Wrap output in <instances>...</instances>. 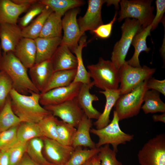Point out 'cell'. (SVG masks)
<instances>
[{
  "instance_id": "cell-1",
  "label": "cell",
  "mask_w": 165,
  "mask_h": 165,
  "mask_svg": "<svg viewBox=\"0 0 165 165\" xmlns=\"http://www.w3.org/2000/svg\"><path fill=\"white\" fill-rule=\"evenodd\" d=\"M9 96L12 109L22 122L38 123L51 113L40 105V93L32 92L24 95L13 88Z\"/></svg>"
},
{
  "instance_id": "cell-2",
  "label": "cell",
  "mask_w": 165,
  "mask_h": 165,
  "mask_svg": "<svg viewBox=\"0 0 165 165\" xmlns=\"http://www.w3.org/2000/svg\"><path fill=\"white\" fill-rule=\"evenodd\" d=\"M27 70L13 52L2 53L0 71L4 72L11 79L13 88L24 95H28L32 92L40 93L32 83Z\"/></svg>"
},
{
  "instance_id": "cell-3",
  "label": "cell",
  "mask_w": 165,
  "mask_h": 165,
  "mask_svg": "<svg viewBox=\"0 0 165 165\" xmlns=\"http://www.w3.org/2000/svg\"><path fill=\"white\" fill-rule=\"evenodd\" d=\"M94 86L105 90L119 88L120 83L119 70L111 61L99 58L97 63L87 67Z\"/></svg>"
},
{
  "instance_id": "cell-4",
  "label": "cell",
  "mask_w": 165,
  "mask_h": 165,
  "mask_svg": "<svg viewBox=\"0 0 165 165\" xmlns=\"http://www.w3.org/2000/svg\"><path fill=\"white\" fill-rule=\"evenodd\" d=\"M151 0H122L119 3L120 9L118 19L119 22L126 18L138 20L142 29L150 25L154 18V7Z\"/></svg>"
},
{
  "instance_id": "cell-5",
  "label": "cell",
  "mask_w": 165,
  "mask_h": 165,
  "mask_svg": "<svg viewBox=\"0 0 165 165\" xmlns=\"http://www.w3.org/2000/svg\"><path fill=\"white\" fill-rule=\"evenodd\" d=\"M121 29V38L115 44L111 57V61L118 70L126 61L125 58L134 37L142 28L138 20L126 18Z\"/></svg>"
},
{
  "instance_id": "cell-6",
  "label": "cell",
  "mask_w": 165,
  "mask_h": 165,
  "mask_svg": "<svg viewBox=\"0 0 165 165\" xmlns=\"http://www.w3.org/2000/svg\"><path fill=\"white\" fill-rule=\"evenodd\" d=\"M148 80L143 82L131 92L120 96L114 106L119 121L133 117L139 113L144 94L148 90Z\"/></svg>"
},
{
  "instance_id": "cell-7",
  "label": "cell",
  "mask_w": 165,
  "mask_h": 165,
  "mask_svg": "<svg viewBox=\"0 0 165 165\" xmlns=\"http://www.w3.org/2000/svg\"><path fill=\"white\" fill-rule=\"evenodd\" d=\"M119 119L115 110L113 111V117L109 123L101 129H91L90 132L99 138L96 147L99 148L106 144L111 145L113 149L116 153L120 144H125L133 139L134 135L123 131L119 125Z\"/></svg>"
},
{
  "instance_id": "cell-8",
  "label": "cell",
  "mask_w": 165,
  "mask_h": 165,
  "mask_svg": "<svg viewBox=\"0 0 165 165\" xmlns=\"http://www.w3.org/2000/svg\"><path fill=\"white\" fill-rule=\"evenodd\" d=\"M147 66L134 67L126 61L119 70L120 95L128 93L145 80L151 78L156 72Z\"/></svg>"
},
{
  "instance_id": "cell-9",
  "label": "cell",
  "mask_w": 165,
  "mask_h": 165,
  "mask_svg": "<svg viewBox=\"0 0 165 165\" xmlns=\"http://www.w3.org/2000/svg\"><path fill=\"white\" fill-rule=\"evenodd\" d=\"M140 165H165V134H160L150 139L138 151Z\"/></svg>"
},
{
  "instance_id": "cell-10",
  "label": "cell",
  "mask_w": 165,
  "mask_h": 165,
  "mask_svg": "<svg viewBox=\"0 0 165 165\" xmlns=\"http://www.w3.org/2000/svg\"><path fill=\"white\" fill-rule=\"evenodd\" d=\"M54 116L76 128L84 113L79 106L76 98L55 105L44 106Z\"/></svg>"
},
{
  "instance_id": "cell-11",
  "label": "cell",
  "mask_w": 165,
  "mask_h": 165,
  "mask_svg": "<svg viewBox=\"0 0 165 165\" xmlns=\"http://www.w3.org/2000/svg\"><path fill=\"white\" fill-rule=\"evenodd\" d=\"M79 11L77 8L71 9L65 13L62 19L64 35L61 44L67 46L72 52L77 46L83 35L80 31L76 18Z\"/></svg>"
},
{
  "instance_id": "cell-12",
  "label": "cell",
  "mask_w": 165,
  "mask_h": 165,
  "mask_svg": "<svg viewBox=\"0 0 165 165\" xmlns=\"http://www.w3.org/2000/svg\"><path fill=\"white\" fill-rule=\"evenodd\" d=\"M82 83L72 82L68 86L57 88L40 94L39 103L44 106L59 104L77 97Z\"/></svg>"
},
{
  "instance_id": "cell-13",
  "label": "cell",
  "mask_w": 165,
  "mask_h": 165,
  "mask_svg": "<svg viewBox=\"0 0 165 165\" xmlns=\"http://www.w3.org/2000/svg\"><path fill=\"white\" fill-rule=\"evenodd\" d=\"M43 150L46 160L53 165H64L75 149L72 146L61 144L57 141L42 137Z\"/></svg>"
},
{
  "instance_id": "cell-14",
  "label": "cell",
  "mask_w": 165,
  "mask_h": 165,
  "mask_svg": "<svg viewBox=\"0 0 165 165\" xmlns=\"http://www.w3.org/2000/svg\"><path fill=\"white\" fill-rule=\"evenodd\" d=\"M86 11L83 17L77 21L81 34L83 35L87 31H92L103 24L101 17V9L105 0H89Z\"/></svg>"
},
{
  "instance_id": "cell-15",
  "label": "cell",
  "mask_w": 165,
  "mask_h": 165,
  "mask_svg": "<svg viewBox=\"0 0 165 165\" xmlns=\"http://www.w3.org/2000/svg\"><path fill=\"white\" fill-rule=\"evenodd\" d=\"M29 69V75L32 83L41 93L54 72L50 59L35 64Z\"/></svg>"
},
{
  "instance_id": "cell-16",
  "label": "cell",
  "mask_w": 165,
  "mask_h": 165,
  "mask_svg": "<svg viewBox=\"0 0 165 165\" xmlns=\"http://www.w3.org/2000/svg\"><path fill=\"white\" fill-rule=\"evenodd\" d=\"M94 86L93 82L82 84L78 94L76 97L78 104L84 114L89 119H97L101 114L93 105L94 101L99 100L94 94L90 93V90Z\"/></svg>"
},
{
  "instance_id": "cell-17",
  "label": "cell",
  "mask_w": 165,
  "mask_h": 165,
  "mask_svg": "<svg viewBox=\"0 0 165 165\" xmlns=\"http://www.w3.org/2000/svg\"><path fill=\"white\" fill-rule=\"evenodd\" d=\"M23 38L22 29L18 25L0 24V46L3 53L13 52Z\"/></svg>"
},
{
  "instance_id": "cell-18",
  "label": "cell",
  "mask_w": 165,
  "mask_h": 165,
  "mask_svg": "<svg viewBox=\"0 0 165 165\" xmlns=\"http://www.w3.org/2000/svg\"><path fill=\"white\" fill-rule=\"evenodd\" d=\"M54 72L76 69L77 59L66 45L61 44L50 59Z\"/></svg>"
},
{
  "instance_id": "cell-19",
  "label": "cell",
  "mask_w": 165,
  "mask_h": 165,
  "mask_svg": "<svg viewBox=\"0 0 165 165\" xmlns=\"http://www.w3.org/2000/svg\"><path fill=\"white\" fill-rule=\"evenodd\" d=\"M13 53L26 68L29 69L35 63L36 48L35 40L23 37Z\"/></svg>"
},
{
  "instance_id": "cell-20",
  "label": "cell",
  "mask_w": 165,
  "mask_h": 165,
  "mask_svg": "<svg viewBox=\"0 0 165 165\" xmlns=\"http://www.w3.org/2000/svg\"><path fill=\"white\" fill-rule=\"evenodd\" d=\"M31 6L18 5L12 0H0V24H17L19 16Z\"/></svg>"
},
{
  "instance_id": "cell-21",
  "label": "cell",
  "mask_w": 165,
  "mask_h": 165,
  "mask_svg": "<svg viewBox=\"0 0 165 165\" xmlns=\"http://www.w3.org/2000/svg\"><path fill=\"white\" fill-rule=\"evenodd\" d=\"M62 38H47L38 37L35 39L36 48L35 64L50 60L60 45Z\"/></svg>"
},
{
  "instance_id": "cell-22",
  "label": "cell",
  "mask_w": 165,
  "mask_h": 165,
  "mask_svg": "<svg viewBox=\"0 0 165 165\" xmlns=\"http://www.w3.org/2000/svg\"><path fill=\"white\" fill-rule=\"evenodd\" d=\"M92 125L91 120L84 114L76 128L72 146L74 148L81 146L90 148H96V144L92 140L90 134Z\"/></svg>"
},
{
  "instance_id": "cell-23",
  "label": "cell",
  "mask_w": 165,
  "mask_h": 165,
  "mask_svg": "<svg viewBox=\"0 0 165 165\" xmlns=\"http://www.w3.org/2000/svg\"><path fill=\"white\" fill-rule=\"evenodd\" d=\"M152 30L151 25L142 29L140 31L137 33L134 37L131 45L134 46V51L132 57L127 61L129 65L134 67H140L139 57L140 53L142 51L148 53L150 48L147 47L146 39L147 37L150 35Z\"/></svg>"
},
{
  "instance_id": "cell-24",
  "label": "cell",
  "mask_w": 165,
  "mask_h": 165,
  "mask_svg": "<svg viewBox=\"0 0 165 165\" xmlns=\"http://www.w3.org/2000/svg\"><path fill=\"white\" fill-rule=\"evenodd\" d=\"M99 92L105 96L106 103L103 112L94 123L96 129H97L103 128L109 123V117L111 110L120 95L119 88L116 90L107 89Z\"/></svg>"
},
{
  "instance_id": "cell-25",
  "label": "cell",
  "mask_w": 165,
  "mask_h": 165,
  "mask_svg": "<svg viewBox=\"0 0 165 165\" xmlns=\"http://www.w3.org/2000/svg\"><path fill=\"white\" fill-rule=\"evenodd\" d=\"M53 12L50 7L45 6L42 13L22 29L23 37L33 39L38 37L46 20Z\"/></svg>"
},
{
  "instance_id": "cell-26",
  "label": "cell",
  "mask_w": 165,
  "mask_h": 165,
  "mask_svg": "<svg viewBox=\"0 0 165 165\" xmlns=\"http://www.w3.org/2000/svg\"><path fill=\"white\" fill-rule=\"evenodd\" d=\"M86 44V37L83 35L80 38L77 46L72 52L75 54L77 60V72L73 82L86 84L91 81L88 71L84 66L82 58V49Z\"/></svg>"
},
{
  "instance_id": "cell-27",
  "label": "cell",
  "mask_w": 165,
  "mask_h": 165,
  "mask_svg": "<svg viewBox=\"0 0 165 165\" xmlns=\"http://www.w3.org/2000/svg\"><path fill=\"white\" fill-rule=\"evenodd\" d=\"M76 72V68L54 72L47 85L40 94L54 88L68 86L73 82Z\"/></svg>"
},
{
  "instance_id": "cell-28",
  "label": "cell",
  "mask_w": 165,
  "mask_h": 165,
  "mask_svg": "<svg viewBox=\"0 0 165 165\" xmlns=\"http://www.w3.org/2000/svg\"><path fill=\"white\" fill-rule=\"evenodd\" d=\"M62 17L53 12L46 20L39 37L47 38H62Z\"/></svg>"
},
{
  "instance_id": "cell-29",
  "label": "cell",
  "mask_w": 165,
  "mask_h": 165,
  "mask_svg": "<svg viewBox=\"0 0 165 165\" xmlns=\"http://www.w3.org/2000/svg\"><path fill=\"white\" fill-rule=\"evenodd\" d=\"M160 93L152 90H147L143 97L144 104L141 106L145 114L160 112L165 113V104L161 100Z\"/></svg>"
},
{
  "instance_id": "cell-30",
  "label": "cell",
  "mask_w": 165,
  "mask_h": 165,
  "mask_svg": "<svg viewBox=\"0 0 165 165\" xmlns=\"http://www.w3.org/2000/svg\"><path fill=\"white\" fill-rule=\"evenodd\" d=\"M22 122L12 109L9 95L3 108L0 111V133L13 127L18 126Z\"/></svg>"
},
{
  "instance_id": "cell-31",
  "label": "cell",
  "mask_w": 165,
  "mask_h": 165,
  "mask_svg": "<svg viewBox=\"0 0 165 165\" xmlns=\"http://www.w3.org/2000/svg\"><path fill=\"white\" fill-rule=\"evenodd\" d=\"M44 141L42 137L33 138L28 142L26 153L34 161L39 165H53L49 162L43 154Z\"/></svg>"
},
{
  "instance_id": "cell-32",
  "label": "cell",
  "mask_w": 165,
  "mask_h": 165,
  "mask_svg": "<svg viewBox=\"0 0 165 165\" xmlns=\"http://www.w3.org/2000/svg\"><path fill=\"white\" fill-rule=\"evenodd\" d=\"M39 2L50 7L53 11L62 16L68 11L82 6L84 2L80 0H40Z\"/></svg>"
},
{
  "instance_id": "cell-33",
  "label": "cell",
  "mask_w": 165,
  "mask_h": 165,
  "mask_svg": "<svg viewBox=\"0 0 165 165\" xmlns=\"http://www.w3.org/2000/svg\"><path fill=\"white\" fill-rule=\"evenodd\" d=\"M37 137H43L38 123L22 122L17 130V142L25 143Z\"/></svg>"
},
{
  "instance_id": "cell-34",
  "label": "cell",
  "mask_w": 165,
  "mask_h": 165,
  "mask_svg": "<svg viewBox=\"0 0 165 165\" xmlns=\"http://www.w3.org/2000/svg\"><path fill=\"white\" fill-rule=\"evenodd\" d=\"M100 148L83 149L80 147L75 148L68 161L64 165H84L88 161L97 155Z\"/></svg>"
},
{
  "instance_id": "cell-35",
  "label": "cell",
  "mask_w": 165,
  "mask_h": 165,
  "mask_svg": "<svg viewBox=\"0 0 165 165\" xmlns=\"http://www.w3.org/2000/svg\"><path fill=\"white\" fill-rule=\"evenodd\" d=\"M76 130V128L72 125L58 120L57 126V141L64 145L72 146Z\"/></svg>"
},
{
  "instance_id": "cell-36",
  "label": "cell",
  "mask_w": 165,
  "mask_h": 165,
  "mask_svg": "<svg viewBox=\"0 0 165 165\" xmlns=\"http://www.w3.org/2000/svg\"><path fill=\"white\" fill-rule=\"evenodd\" d=\"M58 120L56 117L51 113L38 123L43 137L57 140V126Z\"/></svg>"
},
{
  "instance_id": "cell-37",
  "label": "cell",
  "mask_w": 165,
  "mask_h": 165,
  "mask_svg": "<svg viewBox=\"0 0 165 165\" xmlns=\"http://www.w3.org/2000/svg\"><path fill=\"white\" fill-rule=\"evenodd\" d=\"M45 7L38 0L31 5L26 13L19 19L18 25L22 29L26 27L42 13Z\"/></svg>"
},
{
  "instance_id": "cell-38",
  "label": "cell",
  "mask_w": 165,
  "mask_h": 165,
  "mask_svg": "<svg viewBox=\"0 0 165 165\" xmlns=\"http://www.w3.org/2000/svg\"><path fill=\"white\" fill-rule=\"evenodd\" d=\"M13 89V83L11 79L4 72L0 71V111L3 108Z\"/></svg>"
},
{
  "instance_id": "cell-39",
  "label": "cell",
  "mask_w": 165,
  "mask_h": 165,
  "mask_svg": "<svg viewBox=\"0 0 165 165\" xmlns=\"http://www.w3.org/2000/svg\"><path fill=\"white\" fill-rule=\"evenodd\" d=\"M97 154L101 165H122L116 158V152L111 149L109 145L106 144L100 148Z\"/></svg>"
},
{
  "instance_id": "cell-40",
  "label": "cell",
  "mask_w": 165,
  "mask_h": 165,
  "mask_svg": "<svg viewBox=\"0 0 165 165\" xmlns=\"http://www.w3.org/2000/svg\"><path fill=\"white\" fill-rule=\"evenodd\" d=\"M18 126L0 133V150H7L17 142V130Z\"/></svg>"
},
{
  "instance_id": "cell-41",
  "label": "cell",
  "mask_w": 165,
  "mask_h": 165,
  "mask_svg": "<svg viewBox=\"0 0 165 165\" xmlns=\"http://www.w3.org/2000/svg\"><path fill=\"white\" fill-rule=\"evenodd\" d=\"M28 142H17L7 149L9 165H17L19 163L26 152Z\"/></svg>"
},
{
  "instance_id": "cell-42",
  "label": "cell",
  "mask_w": 165,
  "mask_h": 165,
  "mask_svg": "<svg viewBox=\"0 0 165 165\" xmlns=\"http://www.w3.org/2000/svg\"><path fill=\"white\" fill-rule=\"evenodd\" d=\"M117 13L116 12L112 20L106 24H102L92 32L97 37L103 39L107 38L110 36L113 24L117 19Z\"/></svg>"
},
{
  "instance_id": "cell-43",
  "label": "cell",
  "mask_w": 165,
  "mask_h": 165,
  "mask_svg": "<svg viewBox=\"0 0 165 165\" xmlns=\"http://www.w3.org/2000/svg\"><path fill=\"white\" fill-rule=\"evenodd\" d=\"M156 13L150 24L151 31L156 28L160 22H161L164 18L165 12V0H156Z\"/></svg>"
},
{
  "instance_id": "cell-44",
  "label": "cell",
  "mask_w": 165,
  "mask_h": 165,
  "mask_svg": "<svg viewBox=\"0 0 165 165\" xmlns=\"http://www.w3.org/2000/svg\"><path fill=\"white\" fill-rule=\"evenodd\" d=\"M147 87L148 90H154L165 95L164 79L159 80L151 77L147 80Z\"/></svg>"
},
{
  "instance_id": "cell-45",
  "label": "cell",
  "mask_w": 165,
  "mask_h": 165,
  "mask_svg": "<svg viewBox=\"0 0 165 165\" xmlns=\"http://www.w3.org/2000/svg\"><path fill=\"white\" fill-rule=\"evenodd\" d=\"M0 165H9V154L7 150H0Z\"/></svg>"
},
{
  "instance_id": "cell-46",
  "label": "cell",
  "mask_w": 165,
  "mask_h": 165,
  "mask_svg": "<svg viewBox=\"0 0 165 165\" xmlns=\"http://www.w3.org/2000/svg\"><path fill=\"white\" fill-rule=\"evenodd\" d=\"M25 154L17 165H39L32 160L26 153Z\"/></svg>"
},
{
  "instance_id": "cell-47",
  "label": "cell",
  "mask_w": 165,
  "mask_h": 165,
  "mask_svg": "<svg viewBox=\"0 0 165 165\" xmlns=\"http://www.w3.org/2000/svg\"><path fill=\"white\" fill-rule=\"evenodd\" d=\"M14 3L20 5H31L36 2L37 0H12Z\"/></svg>"
},
{
  "instance_id": "cell-48",
  "label": "cell",
  "mask_w": 165,
  "mask_h": 165,
  "mask_svg": "<svg viewBox=\"0 0 165 165\" xmlns=\"http://www.w3.org/2000/svg\"><path fill=\"white\" fill-rule=\"evenodd\" d=\"M152 118L155 122H161L165 123V113L160 115H154Z\"/></svg>"
},
{
  "instance_id": "cell-49",
  "label": "cell",
  "mask_w": 165,
  "mask_h": 165,
  "mask_svg": "<svg viewBox=\"0 0 165 165\" xmlns=\"http://www.w3.org/2000/svg\"><path fill=\"white\" fill-rule=\"evenodd\" d=\"M120 0H105V3L107 4L108 6H109L112 5H113L116 8H118L119 7V3Z\"/></svg>"
},
{
  "instance_id": "cell-50",
  "label": "cell",
  "mask_w": 165,
  "mask_h": 165,
  "mask_svg": "<svg viewBox=\"0 0 165 165\" xmlns=\"http://www.w3.org/2000/svg\"><path fill=\"white\" fill-rule=\"evenodd\" d=\"M92 165H101L100 160L97 155L92 159Z\"/></svg>"
},
{
  "instance_id": "cell-51",
  "label": "cell",
  "mask_w": 165,
  "mask_h": 165,
  "mask_svg": "<svg viewBox=\"0 0 165 165\" xmlns=\"http://www.w3.org/2000/svg\"><path fill=\"white\" fill-rule=\"evenodd\" d=\"M92 159L88 161L84 165H92Z\"/></svg>"
},
{
  "instance_id": "cell-52",
  "label": "cell",
  "mask_w": 165,
  "mask_h": 165,
  "mask_svg": "<svg viewBox=\"0 0 165 165\" xmlns=\"http://www.w3.org/2000/svg\"><path fill=\"white\" fill-rule=\"evenodd\" d=\"M1 50H2V49H1L0 46V60L1 57L2 55V53H1Z\"/></svg>"
}]
</instances>
